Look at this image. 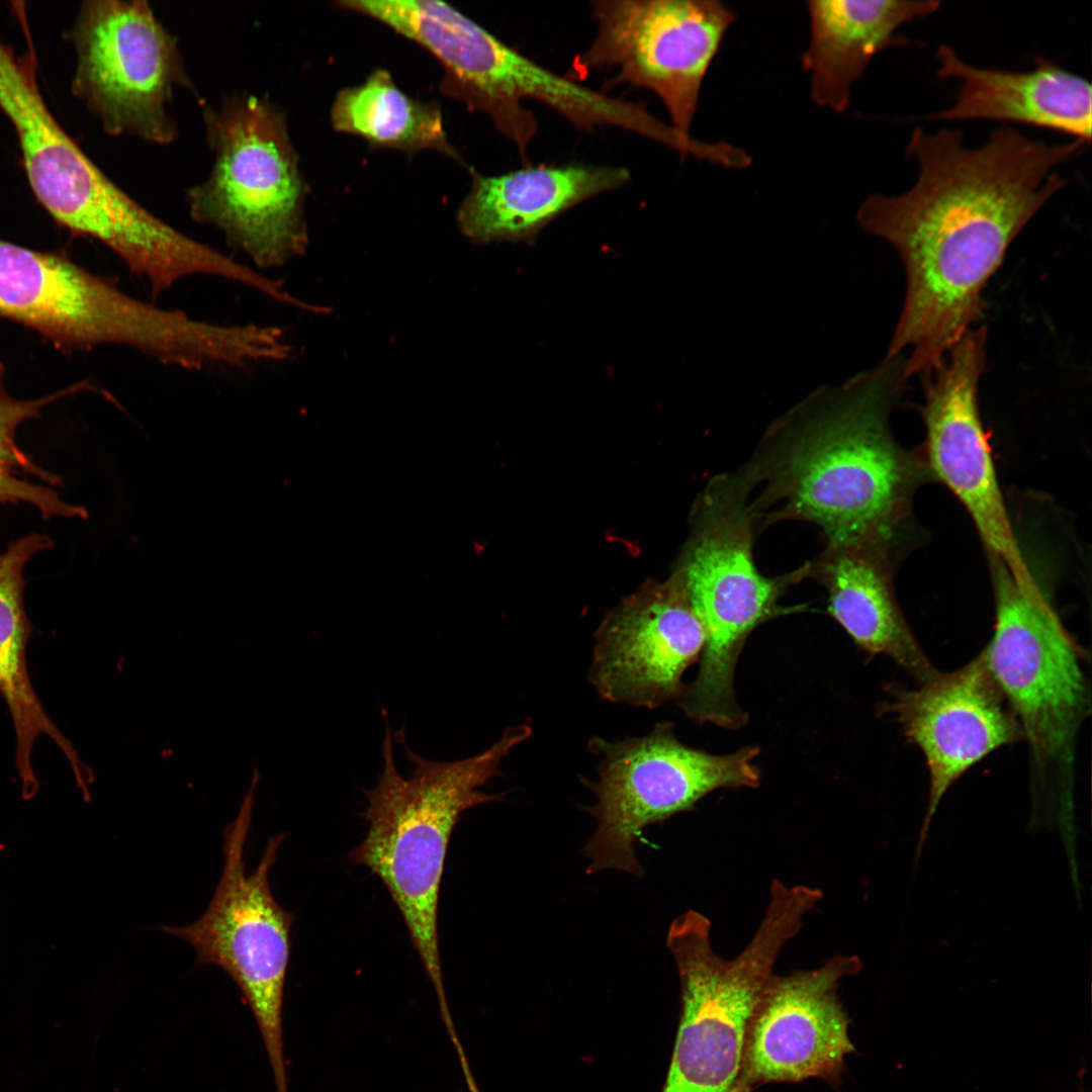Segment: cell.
<instances>
[{"label":"cell","instance_id":"4fadbf2b","mask_svg":"<svg viewBox=\"0 0 1092 1092\" xmlns=\"http://www.w3.org/2000/svg\"><path fill=\"white\" fill-rule=\"evenodd\" d=\"M597 30L577 58L582 70H611L612 83L653 92L670 125L690 130L707 72L737 18L715 0H598Z\"/></svg>","mask_w":1092,"mask_h":1092},{"label":"cell","instance_id":"ffe728a7","mask_svg":"<svg viewBox=\"0 0 1092 1092\" xmlns=\"http://www.w3.org/2000/svg\"><path fill=\"white\" fill-rule=\"evenodd\" d=\"M472 184L457 214L462 233L476 243H533L572 207L625 186L622 166L569 163L525 165L495 176L471 170Z\"/></svg>","mask_w":1092,"mask_h":1092},{"label":"cell","instance_id":"ac0fdd59","mask_svg":"<svg viewBox=\"0 0 1092 1092\" xmlns=\"http://www.w3.org/2000/svg\"><path fill=\"white\" fill-rule=\"evenodd\" d=\"M339 6L389 26L433 54L442 91L487 115L502 134L519 123L528 85L525 55L449 4L436 0H344Z\"/></svg>","mask_w":1092,"mask_h":1092},{"label":"cell","instance_id":"e0dca14e","mask_svg":"<svg viewBox=\"0 0 1092 1092\" xmlns=\"http://www.w3.org/2000/svg\"><path fill=\"white\" fill-rule=\"evenodd\" d=\"M890 692L884 712L895 716L907 740L921 750L929 774L918 860L948 788L994 750L1020 740L1023 732L982 653L960 669L937 672L915 690L892 687Z\"/></svg>","mask_w":1092,"mask_h":1092},{"label":"cell","instance_id":"5b68a950","mask_svg":"<svg viewBox=\"0 0 1092 1092\" xmlns=\"http://www.w3.org/2000/svg\"><path fill=\"white\" fill-rule=\"evenodd\" d=\"M199 103L213 164L187 191L192 219L216 226L258 268L300 255L307 185L284 113L251 94L229 96L218 107Z\"/></svg>","mask_w":1092,"mask_h":1092},{"label":"cell","instance_id":"5bb4252c","mask_svg":"<svg viewBox=\"0 0 1092 1092\" xmlns=\"http://www.w3.org/2000/svg\"><path fill=\"white\" fill-rule=\"evenodd\" d=\"M987 329L969 330L924 380L923 464L961 502L988 554L1024 588L1037 583L1024 560L999 486L981 419L978 389Z\"/></svg>","mask_w":1092,"mask_h":1092},{"label":"cell","instance_id":"cb8c5ba5","mask_svg":"<svg viewBox=\"0 0 1092 1092\" xmlns=\"http://www.w3.org/2000/svg\"><path fill=\"white\" fill-rule=\"evenodd\" d=\"M331 119L336 130L359 135L378 147L405 152L434 150L460 161L448 141L439 107L407 96L383 69L375 70L362 84L341 90L333 102Z\"/></svg>","mask_w":1092,"mask_h":1092},{"label":"cell","instance_id":"ba28073f","mask_svg":"<svg viewBox=\"0 0 1092 1092\" xmlns=\"http://www.w3.org/2000/svg\"><path fill=\"white\" fill-rule=\"evenodd\" d=\"M589 746L601 762L598 781L586 784L597 798L584 809L597 820L583 848L590 860L588 875L619 870L641 877L634 845L645 828L694 809L718 789L760 784L761 771L754 763L758 746L712 754L682 743L671 722H658L646 735L615 742L595 737Z\"/></svg>","mask_w":1092,"mask_h":1092},{"label":"cell","instance_id":"3957f363","mask_svg":"<svg viewBox=\"0 0 1092 1092\" xmlns=\"http://www.w3.org/2000/svg\"><path fill=\"white\" fill-rule=\"evenodd\" d=\"M532 735L522 723L508 728L482 752L454 761L426 759L406 748L414 765L410 777L397 769L392 736L382 741V771L365 792L369 828L349 853L355 866L376 875L398 908L411 940L432 982L443 1017L449 1016L439 950L440 886L451 834L461 815L476 806L499 802L505 793L481 788L500 776L512 750Z\"/></svg>","mask_w":1092,"mask_h":1092},{"label":"cell","instance_id":"44dd1931","mask_svg":"<svg viewBox=\"0 0 1092 1092\" xmlns=\"http://www.w3.org/2000/svg\"><path fill=\"white\" fill-rule=\"evenodd\" d=\"M889 541L826 544L807 562V578L827 593L828 614L871 655L893 659L920 684L935 670L912 634L894 595Z\"/></svg>","mask_w":1092,"mask_h":1092},{"label":"cell","instance_id":"d6986e66","mask_svg":"<svg viewBox=\"0 0 1092 1092\" xmlns=\"http://www.w3.org/2000/svg\"><path fill=\"white\" fill-rule=\"evenodd\" d=\"M937 77L960 87L954 103L926 116L928 121L1015 122L1091 141V85L1080 75L1045 59L1029 71L976 67L948 44L937 48Z\"/></svg>","mask_w":1092,"mask_h":1092},{"label":"cell","instance_id":"9a60e30c","mask_svg":"<svg viewBox=\"0 0 1092 1092\" xmlns=\"http://www.w3.org/2000/svg\"><path fill=\"white\" fill-rule=\"evenodd\" d=\"M588 679L603 700L646 709L678 701L700 660L706 630L682 577L643 584L595 633Z\"/></svg>","mask_w":1092,"mask_h":1092},{"label":"cell","instance_id":"603a6c76","mask_svg":"<svg viewBox=\"0 0 1092 1092\" xmlns=\"http://www.w3.org/2000/svg\"><path fill=\"white\" fill-rule=\"evenodd\" d=\"M54 546L50 536L33 532L11 541L0 553V696L13 722L15 767L26 798L32 797L39 785L32 753L40 735L50 737L61 749L76 779L87 771L72 743L46 713L27 669L26 648L32 626L24 606L23 573L36 554Z\"/></svg>","mask_w":1092,"mask_h":1092},{"label":"cell","instance_id":"52a82bcc","mask_svg":"<svg viewBox=\"0 0 1092 1092\" xmlns=\"http://www.w3.org/2000/svg\"><path fill=\"white\" fill-rule=\"evenodd\" d=\"M258 781L254 770L240 811L224 829V864L206 911L191 924L162 930L190 943L197 964L214 965L236 983L260 1030L276 1092H288L282 1007L294 915L280 906L269 884L285 833L271 836L255 871L246 872L244 852Z\"/></svg>","mask_w":1092,"mask_h":1092},{"label":"cell","instance_id":"8fae6325","mask_svg":"<svg viewBox=\"0 0 1092 1092\" xmlns=\"http://www.w3.org/2000/svg\"><path fill=\"white\" fill-rule=\"evenodd\" d=\"M67 35L76 56L72 92L105 132L157 145L178 138L168 109L174 89L195 88L178 39L147 1H85Z\"/></svg>","mask_w":1092,"mask_h":1092},{"label":"cell","instance_id":"7c38bea8","mask_svg":"<svg viewBox=\"0 0 1092 1092\" xmlns=\"http://www.w3.org/2000/svg\"><path fill=\"white\" fill-rule=\"evenodd\" d=\"M995 599L985 663L1028 740L1038 768L1072 761L1077 730L1089 712L1079 649L1039 587L1018 585L989 555Z\"/></svg>","mask_w":1092,"mask_h":1092},{"label":"cell","instance_id":"8992f818","mask_svg":"<svg viewBox=\"0 0 1092 1092\" xmlns=\"http://www.w3.org/2000/svg\"><path fill=\"white\" fill-rule=\"evenodd\" d=\"M752 493L742 468L713 477L696 503L692 533L675 569L706 630L696 679L713 693L734 687L738 658L754 629L807 610L780 604L791 585L807 578L806 563L775 577L760 573L754 563Z\"/></svg>","mask_w":1092,"mask_h":1092},{"label":"cell","instance_id":"9c48e42d","mask_svg":"<svg viewBox=\"0 0 1092 1092\" xmlns=\"http://www.w3.org/2000/svg\"><path fill=\"white\" fill-rule=\"evenodd\" d=\"M0 317L32 330L63 352L122 345L163 364L181 352L188 330L181 310L135 298L64 252L3 239Z\"/></svg>","mask_w":1092,"mask_h":1092},{"label":"cell","instance_id":"6da1fadb","mask_svg":"<svg viewBox=\"0 0 1092 1092\" xmlns=\"http://www.w3.org/2000/svg\"><path fill=\"white\" fill-rule=\"evenodd\" d=\"M906 157L918 166L914 185L899 195H870L856 220L903 263L906 293L885 358L908 350L909 378L936 367L983 317L984 288L1014 239L1068 184L1052 170L1071 152L1002 124L978 148H968L954 128L916 127Z\"/></svg>","mask_w":1092,"mask_h":1092},{"label":"cell","instance_id":"d4e9b609","mask_svg":"<svg viewBox=\"0 0 1092 1092\" xmlns=\"http://www.w3.org/2000/svg\"><path fill=\"white\" fill-rule=\"evenodd\" d=\"M4 378L5 367L0 361V504H28L43 520L86 519L85 508L65 502L53 488L63 485L62 477L38 466L19 447L16 434L22 423L39 418L51 403L83 390L97 389L88 381H79L40 397L21 399L8 392Z\"/></svg>","mask_w":1092,"mask_h":1092},{"label":"cell","instance_id":"7402d4cb","mask_svg":"<svg viewBox=\"0 0 1092 1092\" xmlns=\"http://www.w3.org/2000/svg\"><path fill=\"white\" fill-rule=\"evenodd\" d=\"M939 7L940 2L933 0L808 1L809 41L802 66L810 75L812 101L844 112L852 86L871 60L888 48L913 42L897 31Z\"/></svg>","mask_w":1092,"mask_h":1092},{"label":"cell","instance_id":"30bf717a","mask_svg":"<svg viewBox=\"0 0 1092 1092\" xmlns=\"http://www.w3.org/2000/svg\"><path fill=\"white\" fill-rule=\"evenodd\" d=\"M33 43L18 54L0 38V112L20 151L37 202L72 236L91 238L119 259L143 252L157 217L116 185L51 111L38 83Z\"/></svg>","mask_w":1092,"mask_h":1092},{"label":"cell","instance_id":"2e32d148","mask_svg":"<svg viewBox=\"0 0 1092 1092\" xmlns=\"http://www.w3.org/2000/svg\"><path fill=\"white\" fill-rule=\"evenodd\" d=\"M860 968L856 956H835L813 970L775 975L748 1021L735 1092L772 1082L838 1080L854 1046L837 988Z\"/></svg>","mask_w":1092,"mask_h":1092},{"label":"cell","instance_id":"277c9868","mask_svg":"<svg viewBox=\"0 0 1092 1092\" xmlns=\"http://www.w3.org/2000/svg\"><path fill=\"white\" fill-rule=\"evenodd\" d=\"M809 910L799 893L772 889L752 938L728 961L714 950L705 915L688 910L670 923L666 945L677 969L681 1007L661 1092H735L748 1021L775 976L777 959Z\"/></svg>","mask_w":1092,"mask_h":1092},{"label":"cell","instance_id":"7a4b0ae2","mask_svg":"<svg viewBox=\"0 0 1092 1092\" xmlns=\"http://www.w3.org/2000/svg\"><path fill=\"white\" fill-rule=\"evenodd\" d=\"M907 379L903 355L885 358L774 422L742 466L753 491L760 486L757 523L809 522L826 544L890 541L925 469L890 429Z\"/></svg>","mask_w":1092,"mask_h":1092}]
</instances>
